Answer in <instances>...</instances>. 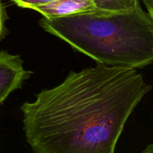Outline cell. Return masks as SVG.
<instances>
[{
    "mask_svg": "<svg viewBox=\"0 0 153 153\" xmlns=\"http://www.w3.org/2000/svg\"><path fill=\"white\" fill-rule=\"evenodd\" d=\"M19 7L23 8L33 9L37 6L43 5L47 3L52 2L55 0H12Z\"/></svg>",
    "mask_w": 153,
    "mask_h": 153,
    "instance_id": "8992f818",
    "label": "cell"
},
{
    "mask_svg": "<svg viewBox=\"0 0 153 153\" xmlns=\"http://www.w3.org/2000/svg\"><path fill=\"white\" fill-rule=\"evenodd\" d=\"M151 18L153 19V0H141Z\"/></svg>",
    "mask_w": 153,
    "mask_h": 153,
    "instance_id": "ba28073f",
    "label": "cell"
},
{
    "mask_svg": "<svg viewBox=\"0 0 153 153\" xmlns=\"http://www.w3.org/2000/svg\"><path fill=\"white\" fill-rule=\"evenodd\" d=\"M39 25L98 64L140 69L153 63V19L140 4L129 11L43 17Z\"/></svg>",
    "mask_w": 153,
    "mask_h": 153,
    "instance_id": "7a4b0ae2",
    "label": "cell"
},
{
    "mask_svg": "<svg viewBox=\"0 0 153 153\" xmlns=\"http://www.w3.org/2000/svg\"><path fill=\"white\" fill-rule=\"evenodd\" d=\"M152 89L137 69L98 64L21 105L34 153H115L126 123Z\"/></svg>",
    "mask_w": 153,
    "mask_h": 153,
    "instance_id": "6da1fadb",
    "label": "cell"
},
{
    "mask_svg": "<svg viewBox=\"0 0 153 153\" xmlns=\"http://www.w3.org/2000/svg\"><path fill=\"white\" fill-rule=\"evenodd\" d=\"M31 73L24 68L19 55L0 51V105L13 91L21 88Z\"/></svg>",
    "mask_w": 153,
    "mask_h": 153,
    "instance_id": "3957f363",
    "label": "cell"
},
{
    "mask_svg": "<svg viewBox=\"0 0 153 153\" xmlns=\"http://www.w3.org/2000/svg\"><path fill=\"white\" fill-rule=\"evenodd\" d=\"M6 19H7V15H6L5 10L1 2V0H0V40H2L6 34Z\"/></svg>",
    "mask_w": 153,
    "mask_h": 153,
    "instance_id": "52a82bcc",
    "label": "cell"
},
{
    "mask_svg": "<svg viewBox=\"0 0 153 153\" xmlns=\"http://www.w3.org/2000/svg\"><path fill=\"white\" fill-rule=\"evenodd\" d=\"M140 153H153V143L148 145Z\"/></svg>",
    "mask_w": 153,
    "mask_h": 153,
    "instance_id": "9c48e42d",
    "label": "cell"
},
{
    "mask_svg": "<svg viewBox=\"0 0 153 153\" xmlns=\"http://www.w3.org/2000/svg\"><path fill=\"white\" fill-rule=\"evenodd\" d=\"M94 9L96 8L93 0H55L34 7L32 10L41 13L43 17L51 19L89 11Z\"/></svg>",
    "mask_w": 153,
    "mask_h": 153,
    "instance_id": "277c9868",
    "label": "cell"
},
{
    "mask_svg": "<svg viewBox=\"0 0 153 153\" xmlns=\"http://www.w3.org/2000/svg\"><path fill=\"white\" fill-rule=\"evenodd\" d=\"M93 2L97 10L110 12L129 11L140 4V0H93Z\"/></svg>",
    "mask_w": 153,
    "mask_h": 153,
    "instance_id": "5b68a950",
    "label": "cell"
}]
</instances>
